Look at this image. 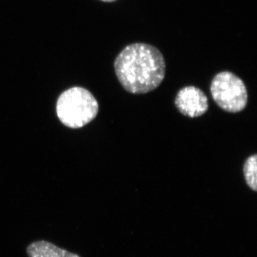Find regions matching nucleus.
<instances>
[{"instance_id": "6", "label": "nucleus", "mask_w": 257, "mask_h": 257, "mask_svg": "<svg viewBox=\"0 0 257 257\" xmlns=\"http://www.w3.org/2000/svg\"><path fill=\"white\" fill-rule=\"evenodd\" d=\"M243 175L250 189L257 191V155L248 157L243 165Z\"/></svg>"}, {"instance_id": "4", "label": "nucleus", "mask_w": 257, "mask_h": 257, "mask_svg": "<svg viewBox=\"0 0 257 257\" xmlns=\"http://www.w3.org/2000/svg\"><path fill=\"white\" fill-rule=\"evenodd\" d=\"M175 104L181 114L189 118H197L209 109L208 97L202 89L187 86L181 89L176 96Z\"/></svg>"}, {"instance_id": "5", "label": "nucleus", "mask_w": 257, "mask_h": 257, "mask_svg": "<svg viewBox=\"0 0 257 257\" xmlns=\"http://www.w3.org/2000/svg\"><path fill=\"white\" fill-rule=\"evenodd\" d=\"M27 253L28 257H81L45 240L30 243L27 247Z\"/></svg>"}, {"instance_id": "7", "label": "nucleus", "mask_w": 257, "mask_h": 257, "mask_svg": "<svg viewBox=\"0 0 257 257\" xmlns=\"http://www.w3.org/2000/svg\"><path fill=\"white\" fill-rule=\"evenodd\" d=\"M100 1L104 2V3H113V2L116 1V0H100Z\"/></svg>"}, {"instance_id": "3", "label": "nucleus", "mask_w": 257, "mask_h": 257, "mask_svg": "<svg viewBox=\"0 0 257 257\" xmlns=\"http://www.w3.org/2000/svg\"><path fill=\"white\" fill-rule=\"evenodd\" d=\"M210 92L216 104L226 112H240L247 105L246 85L232 72L224 71L216 74L211 80Z\"/></svg>"}, {"instance_id": "1", "label": "nucleus", "mask_w": 257, "mask_h": 257, "mask_svg": "<svg viewBox=\"0 0 257 257\" xmlns=\"http://www.w3.org/2000/svg\"><path fill=\"white\" fill-rule=\"evenodd\" d=\"M114 65L120 84L131 94L152 92L165 79V57L157 47L149 44L134 43L125 47Z\"/></svg>"}, {"instance_id": "2", "label": "nucleus", "mask_w": 257, "mask_h": 257, "mask_svg": "<svg viewBox=\"0 0 257 257\" xmlns=\"http://www.w3.org/2000/svg\"><path fill=\"white\" fill-rule=\"evenodd\" d=\"M99 104L92 93L75 87L62 93L57 102V114L61 122L69 128H78L95 119Z\"/></svg>"}]
</instances>
